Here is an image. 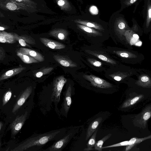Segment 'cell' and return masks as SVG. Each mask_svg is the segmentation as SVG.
I'll return each instance as SVG.
<instances>
[{"instance_id": "obj_13", "label": "cell", "mask_w": 151, "mask_h": 151, "mask_svg": "<svg viewBox=\"0 0 151 151\" xmlns=\"http://www.w3.org/2000/svg\"><path fill=\"white\" fill-rule=\"evenodd\" d=\"M40 40L45 46L51 49H61L65 48L66 47L64 44L62 43L48 38L40 37Z\"/></svg>"}, {"instance_id": "obj_31", "label": "cell", "mask_w": 151, "mask_h": 151, "mask_svg": "<svg viewBox=\"0 0 151 151\" xmlns=\"http://www.w3.org/2000/svg\"><path fill=\"white\" fill-rule=\"evenodd\" d=\"M5 53L3 48L1 47L0 48V59L1 61L3 60L5 57Z\"/></svg>"}, {"instance_id": "obj_39", "label": "cell", "mask_w": 151, "mask_h": 151, "mask_svg": "<svg viewBox=\"0 0 151 151\" xmlns=\"http://www.w3.org/2000/svg\"><path fill=\"white\" fill-rule=\"evenodd\" d=\"M5 29V28L3 27L0 26V30L1 31H3Z\"/></svg>"}, {"instance_id": "obj_4", "label": "cell", "mask_w": 151, "mask_h": 151, "mask_svg": "<svg viewBox=\"0 0 151 151\" xmlns=\"http://www.w3.org/2000/svg\"><path fill=\"white\" fill-rule=\"evenodd\" d=\"M53 58L60 65L69 68L72 74L86 67L82 60L81 52L74 50L70 55L54 54Z\"/></svg>"}, {"instance_id": "obj_12", "label": "cell", "mask_w": 151, "mask_h": 151, "mask_svg": "<svg viewBox=\"0 0 151 151\" xmlns=\"http://www.w3.org/2000/svg\"><path fill=\"white\" fill-rule=\"evenodd\" d=\"M4 2H0V6L5 9L12 11L23 9L29 12L33 9L28 7L19 5L9 0H5Z\"/></svg>"}, {"instance_id": "obj_35", "label": "cell", "mask_w": 151, "mask_h": 151, "mask_svg": "<svg viewBox=\"0 0 151 151\" xmlns=\"http://www.w3.org/2000/svg\"><path fill=\"white\" fill-rule=\"evenodd\" d=\"M65 2L64 0H58L57 4L60 7H62L65 4Z\"/></svg>"}, {"instance_id": "obj_5", "label": "cell", "mask_w": 151, "mask_h": 151, "mask_svg": "<svg viewBox=\"0 0 151 151\" xmlns=\"http://www.w3.org/2000/svg\"><path fill=\"white\" fill-rule=\"evenodd\" d=\"M81 50L82 52L104 62L109 67L117 65V61L102 44L85 45L81 47Z\"/></svg>"}, {"instance_id": "obj_30", "label": "cell", "mask_w": 151, "mask_h": 151, "mask_svg": "<svg viewBox=\"0 0 151 151\" xmlns=\"http://www.w3.org/2000/svg\"><path fill=\"white\" fill-rule=\"evenodd\" d=\"M146 26H148L151 21V6L148 5V7L147 14L146 19Z\"/></svg>"}, {"instance_id": "obj_34", "label": "cell", "mask_w": 151, "mask_h": 151, "mask_svg": "<svg viewBox=\"0 0 151 151\" xmlns=\"http://www.w3.org/2000/svg\"><path fill=\"white\" fill-rule=\"evenodd\" d=\"M91 12L94 14H96L98 13V10L97 8L95 6H93L91 8Z\"/></svg>"}, {"instance_id": "obj_2", "label": "cell", "mask_w": 151, "mask_h": 151, "mask_svg": "<svg viewBox=\"0 0 151 151\" xmlns=\"http://www.w3.org/2000/svg\"><path fill=\"white\" fill-rule=\"evenodd\" d=\"M76 82L88 89L97 90H112L113 84L98 76L88 74V72H77L72 74Z\"/></svg>"}, {"instance_id": "obj_33", "label": "cell", "mask_w": 151, "mask_h": 151, "mask_svg": "<svg viewBox=\"0 0 151 151\" xmlns=\"http://www.w3.org/2000/svg\"><path fill=\"white\" fill-rule=\"evenodd\" d=\"M151 116V114L150 112H147L144 114L143 117V119L145 120H147L149 119Z\"/></svg>"}, {"instance_id": "obj_21", "label": "cell", "mask_w": 151, "mask_h": 151, "mask_svg": "<svg viewBox=\"0 0 151 151\" xmlns=\"http://www.w3.org/2000/svg\"><path fill=\"white\" fill-rule=\"evenodd\" d=\"M11 1L22 5L27 6L35 9L37 4L31 0H9Z\"/></svg>"}, {"instance_id": "obj_38", "label": "cell", "mask_w": 151, "mask_h": 151, "mask_svg": "<svg viewBox=\"0 0 151 151\" xmlns=\"http://www.w3.org/2000/svg\"><path fill=\"white\" fill-rule=\"evenodd\" d=\"M137 0H130L129 3L130 4H132L134 3Z\"/></svg>"}, {"instance_id": "obj_40", "label": "cell", "mask_w": 151, "mask_h": 151, "mask_svg": "<svg viewBox=\"0 0 151 151\" xmlns=\"http://www.w3.org/2000/svg\"><path fill=\"white\" fill-rule=\"evenodd\" d=\"M142 42H139L136 43V45L138 46H140L141 45Z\"/></svg>"}, {"instance_id": "obj_6", "label": "cell", "mask_w": 151, "mask_h": 151, "mask_svg": "<svg viewBox=\"0 0 151 151\" xmlns=\"http://www.w3.org/2000/svg\"><path fill=\"white\" fill-rule=\"evenodd\" d=\"M82 61L93 70L99 72H105L109 67L104 62L97 58L80 52Z\"/></svg>"}, {"instance_id": "obj_14", "label": "cell", "mask_w": 151, "mask_h": 151, "mask_svg": "<svg viewBox=\"0 0 151 151\" xmlns=\"http://www.w3.org/2000/svg\"><path fill=\"white\" fill-rule=\"evenodd\" d=\"M17 52L30 56L40 62H43L45 60L44 56L41 54L31 49L20 47L19 49Z\"/></svg>"}, {"instance_id": "obj_28", "label": "cell", "mask_w": 151, "mask_h": 151, "mask_svg": "<svg viewBox=\"0 0 151 151\" xmlns=\"http://www.w3.org/2000/svg\"><path fill=\"white\" fill-rule=\"evenodd\" d=\"M13 34L16 40L19 42V44L21 46L23 47L28 46L30 47V46L24 40L20 37V36L15 33H13Z\"/></svg>"}, {"instance_id": "obj_8", "label": "cell", "mask_w": 151, "mask_h": 151, "mask_svg": "<svg viewBox=\"0 0 151 151\" xmlns=\"http://www.w3.org/2000/svg\"><path fill=\"white\" fill-rule=\"evenodd\" d=\"M28 113L25 111L23 114L17 116L10 125L11 135L12 138L18 133L22 129L27 119Z\"/></svg>"}, {"instance_id": "obj_3", "label": "cell", "mask_w": 151, "mask_h": 151, "mask_svg": "<svg viewBox=\"0 0 151 151\" xmlns=\"http://www.w3.org/2000/svg\"><path fill=\"white\" fill-rule=\"evenodd\" d=\"M74 29L79 35L91 44H102L108 40L110 36L109 33L96 30L93 28L85 25H78Z\"/></svg>"}, {"instance_id": "obj_36", "label": "cell", "mask_w": 151, "mask_h": 151, "mask_svg": "<svg viewBox=\"0 0 151 151\" xmlns=\"http://www.w3.org/2000/svg\"><path fill=\"white\" fill-rule=\"evenodd\" d=\"M141 80L142 82H145L149 81V78L147 76H143L141 78Z\"/></svg>"}, {"instance_id": "obj_27", "label": "cell", "mask_w": 151, "mask_h": 151, "mask_svg": "<svg viewBox=\"0 0 151 151\" xmlns=\"http://www.w3.org/2000/svg\"><path fill=\"white\" fill-rule=\"evenodd\" d=\"M20 36L28 44L34 45L36 44L35 40L30 36L26 35H22Z\"/></svg>"}, {"instance_id": "obj_23", "label": "cell", "mask_w": 151, "mask_h": 151, "mask_svg": "<svg viewBox=\"0 0 151 151\" xmlns=\"http://www.w3.org/2000/svg\"><path fill=\"white\" fill-rule=\"evenodd\" d=\"M53 68L52 67L42 68L38 70L36 73L35 74V76L37 78H41L42 76L50 73L53 70Z\"/></svg>"}, {"instance_id": "obj_18", "label": "cell", "mask_w": 151, "mask_h": 151, "mask_svg": "<svg viewBox=\"0 0 151 151\" xmlns=\"http://www.w3.org/2000/svg\"><path fill=\"white\" fill-rule=\"evenodd\" d=\"M16 40L13 33L1 31L0 32V42L12 44L16 42Z\"/></svg>"}, {"instance_id": "obj_22", "label": "cell", "mask_w": 151, "mask_h": 151, "mask_svg": "<svg viewBox=\"0 0 151 151\" xmlns=\"http://www.w3.org/2000/svg\"><path fill=\"white\" fill-rule=\"evenodd\" d=\"M98 129V128L92 135L87 144V147L85 148L84 150L89 151L94 149L92 148L94 147L96 142V138Z\"/></svg>"}, {"instance_id": "obj_7", "label": "cell", "mask_w": 151, "mask_h": 151, "mask_svg": "<svg viewBox=\"0 0 151 151\" xmlns=\"http://www.w3.org/2000/svg\"><path fill=\"white\" fill-rule=\"evenodd\" d=\"M67 79L63 76H60L55 78L53 83L52 93L51 99L53 102L57 109V104L60 100L61 93L63 88L67 82Z\"/></svg>"}, {"instance_id": "obj_32", "label": "cell", "mask_w": 151, "mask_h": 151, "mask_svg": "<svg viewBox=\"0 0 151 151\" xmlns=\"http://www.w3.org/2000/svg\"><path fill=\"white\" fill-rule=\"evenodd\" d=\"M5 127V125L3 122L1 121L0 122V136L1 135H3L4 131V128Z\"/></svg>"}, {"instance_id": "obj_20", "label": "cell", "mask_w": 151, "mask_h": 151, "mask_svg": "<svg viewBox=\"0 0 151 151\" xmlns=\"http://www.w3.org/2000/svg\"><path fill=\"white\" fill-rule=\"evenodd\" d=\"M17 55L24 63L26 64L38 63L40 62L34 58L24 54L17 52Z\"/></svg>"}, {"instance_id": "obj_10", "label": "cell", "mask_w": 151, "mask_h": 151, "mask_svg": "<svg viewBox=\"0 0 151 151\" xmlns=\"http://www.w3.org/2000/svg\"><path fill=\"white\" fill-rule=\"evenodd\" d=\"M72 86L71 84H70L65 92L60 110L61 113L66 117H67L72 103Z\"/></svg>"}, {"instance_id": "obj_29", "label": "cell", "mask_w": 151, "mask_h": 151, "mask_svg": "<svg viewBox=\"0 0 151 151\" xmlns=\"http://www.w3.org/2000/svg\"><path fill=\"white\" fill-rule=\"evenodd\" d=\"M128 143L129 141H124L118 143L110 145L109 146L103 147L102 148L103 149L108 148L117 147L124 146H127L128 145Z\"/></svg>"}, {"instance_id": "obj_24", "label": "cell", "mask_w": 151, "mask_h": 151, "mask_svg": "<svg viewBox=\"0 0 151 151\" xmlns=\"http://www.w3.org/2000/svg\"><path fill=\"white\" fill-rule=\"evenodd\" d=\"M111 135V134H109L101 140L97 141L94 146V149L99 151H102L103 149V145L104 142L109 139Z\"/></svg>"}, {"instance_id": "obj_25", "label": "cell", "mask_w": 151, "mask_h": 151, "mask_svg": "<svg viewBox=\"0 0 151 151\" xmlns=\"http://www.w3.org/2000/svg\"><path fill=\"white\" fill-rule=\"evenodd\" d=\"M12 96V92L9 90L5 93L2 98V106L7 104L10 99Z\"/></svg>"}, {"instance_id": "obj_19", "label": "cell", "mask_w": 151, "mask_h": 151, "mask_svg": "<svg viewBox=\"0 0 151 151\" xmlns=\"http://www.w3.org/2000/svg\"><path fill=\"white\" fill-rule=\"evenodd\" d=\"M151 138V135L143 138H132L129 141L128 145H127L125 150H129L135 145L140 143L144 140Z\"/></svg>"}, {"instance_id": "obj_9", "label": "cell", "mask_w": 151, "mask_h": 151, "mask_svg": "<svg viewBox=\"0 0 151 151\" xmlns=\"http://www.w3.org/2000/svg\"><path fill=\"white\" fill-rule=\"evenodd\" d=\"M73 136L72 133H69L60 139L55 141L45 151H61L66 146Z\"/></svg>"}, {"instance_id": "obj_15", "label": "cell", "mask_w": 151, "mask_h": 151, "mask_svg": "<svg viewBox=\"0 0 151 151\" xmlns=\"http://www.w3.org/2000/svg\"><path fill=\"white\" fill-rule=\"evenodd\" d=\"M49 34L58 40L65 41L67 39L68 33L66 30L62 29H56L51 31Z\"/></svg>"}, {"instance_id": "obj_26", "label": "cell", "mask_w": 151, "mask_h": 151, "mask_svg": "<svg viewBox=\"0 0 151 151\" xmlns=\"http://www.w3.org/2000/svg\"><path fill=\"white\" fill-rule=\"evenodd\" d=\"M140 96H136L131 100H128L124 103L122 108H124L135 104L140 99Z\"/></svg>"}, {"instance_id": "obj_37", "label": "cell", "mask_w": 151, "mask_h": 151, "mask_svg": "<svg viewBox=\"0 0 151 151\" xmlns=\"http://www.w3.org/2000/svg\"><path fill=\"white\" fill-rule=\"evenodd\" d=\"M133 37L134 38H135L137 39H138L139 38V37L138 35L136 34H134L133 35Z\"/></svg>"}, {"instance_id": "obj_1", "label": "cell", "mask_w": 151, "mask_h": 151, "mask_svg": "<svg viewBox=\"0 0 151 151\" xmlns=\"http://www.w3.org/2000/svg\"><path fill=\"white\" fill-rule=\"evenodd\" d=\"M65 129L54 130L42 134H35L16 144L10 150L12 151L39 150L47 143L55 141L63 136Z\"/></svg>"}, {"instance_id": "obj_17", "label": "cell", "mask_w": 151, "mask_h": 151, "mask_svg": "<svg viewBox=\"0 0 151 151\" xmlns=\"http://www.w3.org/2000/svg\"><path fill=\"white\" fill-rule=\"evenodd\" d=\"M102 118L101 117H99L93 121L90 124L87 131L86 140H88L98 128V127L101 122Z\"/></svg>"}, {"instance_id": "obj_11", "label": "cell", "mask_w": 151, "mask_h": 151, "mask_svg": "<svg viewBox=\"0 0 151 151\" xmlns=\"http://www.w3.org/2000/svg\"><path fill=\"white\" fill-rule=\"evenodd\" d=\"M32 91V86H29L21 93L13 106L12 113L15 114L18 111L31 94Z\"/></svg>"}, {"instance_id": "obj_16", "label": "cell", "mask_w": 151, "mask_h": 151, "mask_svg": "<svg viewBox=\"0 0 151 151\" xmlns=\"http://www.w3.org/2000/svg\"><path fill=\"white\" fill-rule=\"evenodd\" d=\"M25 67L20 66L19 67L8 70L2 74L0 77V81H1L12 77L21 72L25 69Z\"/></svg>"}]
</instances>
